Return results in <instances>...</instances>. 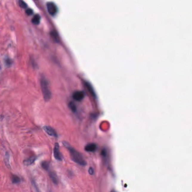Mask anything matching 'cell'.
<instances>
[{"mask_svg":"<svg viewBox=\"0 0 192 192\" xmlns=\"http://www.w3.org/2000/svg\"><path fill=\"white\" fill-rule=\"evenodd\" d=\"M18 3H19V6H20L21 8H23V9H26L27 7V4L25 3L24 1H23V0H19L18 1Z\"/></svg>","mask_w":192,"mask_h":192,"instance_id":"e0dca14e","label":"cell"},{"mask_svg":"<svg viewBox=\"0 0 192 192\" xmlns=\"http://www.w3.org/2000/svg\"><path fill=\"white\" fill-rule=\"evenodd\" d=\"M47 9L49 13L50 14L51 16H54L58 12V8L56 7L55 4L53 2H48L47 4Z\"/></svg>","mask_w":192,"mask_h":192,"instance_id":"3957f363","label":"cell"},{"mask_svg":"<svg viewBox=\"0 0 192 192\" xmlns=\"http://www.w3.org/2000/svg\"><path fill=\"white\" fill-rule=\"evenodd\" d=\"M49 176L50 177L51 180L55 184H57L58 183V179L57 175H56L55 173L53 171H50L49 172Z\"/></svg>","mask_w":192,"mask_h":192,"instance_id":"9c48e42d","label":"cell"},{"mask_svg":"<svg viewBox=\"0 0 192 192\" xmlns=\"http://www.w3.org/2000/svg\"><path fill=\"white\" fill-rule=\"evenodd\" d=\"M68 106H69V108L71 109V110L73 112H74V113L76 112V111H77V108H76L75 104L73 101H70V102L69 103Z\"/></svg>","mask_w":192,"mask_h":192,"instance_id":"4fadbf2b","label":"cell"},{"mask_svg":"<svg viewBox=\"0 0 192 192\" xmlns=\"http://www.w3.org/2000/svg\"><path fill=\"white\" fill-rule=\"evenodd\" d=\"M44 130L51 137H58V134L56 132L52 127L48 126H45L44 127Z\"/></svg>","mask_w":192,"mask_h":192,"instance_id":"8992f818","label":"cell"},{"mask_svg":"<svg viewBox=\"0 0 192 192\" xmlns=\"http://www.w3.org/2000/svg\"><path fill=\"white\" fill-rule=\"evenodd\" d=\"M51 35L52 37V38L54 39V40L55 41V42H57L59 41V38H58V35L57 34V33L55 31H52L51 32Z\"/></svg>","mask_w":192,"mask_h":192,"instance_id":"5bb4252c","label":"cell"},{"mask_svg":"<svg viewBox=\"0 0 192 192\" xmlns=\"http://www.w3.org/2000/svg\"><path fill=\"white\" fill-rule=\"evenodd\" d=\"M54 157L56 160L61 161L62 160V156L61 154V152L59 151V146L58 143H56L54 146Z\"/></svg>","mask_w":192,"mask_h":192,"instance_id":"277c9868","label":"cell"},{"mask_svg":"<svg viewBox=\"0 0 192 192\" xmlns=\"http://www.w3.org/2000/svg\"><path fill=\"white\" fill-rule=\"evenodd\" d=\"M97 149V145L94 143H91L89 144L85 147V151L88 152H95Z\"/></svg>","mask_w":192,"mask_h":192,"instance_id":"ba28073f","label":"cell"},{"mask_svg":"<svg viewBox=\"0 0 192 192\" xmlns=\"http://www.w3.org/2000/svg\"><path fill=\"white\" fill-rule=\"evenodd\" d=\"M10 155L8 152H6L5 155V164L8 167H9L10 165Z\"/></svg>","mask_w":192,"mask_h":192,"instance_id":"7c38bea8","label":"cell"},{"mask_svg":"<svg viewBox=\"0 0 192 192\" xmlns=\"http://www.w3.org/2000/svg\"><path fill=\"white\" fill-rule=\"evenodd\" d=\"M85 93L82 91H75L73 94V98L76 101H80L83 99Z\"/></svg>","mask_w":192,"mask_h":192,"instance_id":"5b68a950","label":"cell"},{"mask_svg":"<svg viewBox=\"0 0 192 192\" xmlns=\"http://www.w3.org/2000/svg\"><path fill=\"white\" fill-rule=\"evenodd\" d=\"M41 86L45 101H49L51 97V92L49 87V83L44 77L41 79Z\"/></svg>","mask_w":192,"mask_h":192,"instance_id":"7a4b0ae2","label":"cell"},{"mask_svg":"<svg viewBox=\"0 0 192 192\" xmlns=\"http://www.w3.org/2000/svg\"><path fill=\"white\" fill-rule=\"evenodd\" d=\"M49 162H46V161H45V162H42L41 163V166L42 168L44 169H45V170H48L49 168Z\"/></svg>","mask_w":192,"mask_h":192,"instance_id":"2e32d148","label":"cell"},{"mask_svg":"<svg viewBox=\"0 0 192 192\" xmlns=\"http://www.w3.org/2000/svg\"><path fill=\"white\" fill-rule=\"evenodd\" d=\"M101 154H102L104 157H106V151L105 149H104L103 150V151L101 152Z\"/></svg>","mask_w":192,"mask_h":192,"instance_id":"ffe728a7","label":"cell"},{"mask_svg":"<svg viewBox=\"0 0 192 192\" xmlns=\"http://www.w3.org/2000/svg\"><path fill=\"white\" fill-rule=\"evenodd\" d=\"M85 86H86V88L87 89L88 91H89V92L90 93V94H91V95L93 96L94 97L96 98V94H95V92L94 91V89H93V87L92 86L91 84H90L89 82H85Z\"/></svg>","mask_w":192,"mask_h":192,"instance_id":"52a82bcc","label":"cell"},{"mask_svg":"<svg viewBox=\"0 0 192 192\" xmlns=\"http://www.w3.org/2000/svg\"><path fill=\"white\" fill-rule=\"evenodd\" d=\"M40 16L39 15H38V14H37V15H35L34 16H33V19H32V22L34 24L37 25V24H38L40 23Z\"/></svg>","mask_w":192,"mask_h":192,"instance_id":"8fae6325","label":"cell"},{"mask_svg":"<svg viewBox=\"0 0 192 192\" xmlns=\"http://www.w3.org/2000/svg\"><path fill=\"white\" fill-rule=\"evenodd\" d=\"M1 64H0V71H1Z\"/></svg>","mask_w":192,"mask_h":192,"instance_id":"7402d4cb","label":"cell"},{"mask_svg":"<svg viewBox=\"0 0 192 192\" xmlns=\"http://www.w3.org/2000/svg\"><path fill=\"white\" fill-rule=\"evenodd\" d=\"M89 174H90V175H93V174H94V170H93V169H92L91 167L89 168Z\"/></svg>","mask_w":192,"mask_h":192,"instance_id":"44dd1931","label":"cell"},{"mask_svg":"<svg viewBox=\"0 0 192 192\" xmlns=\"http://www.w3.org/2000/svg\"><path fill=\"white\" fill-rule=\"evenodd\" d=\"M63 144L69 151L70 154H71V159L74 162H76L77 164H78L81 166H85L86 165V162L83 159V158L81 155L80 153L77 151L76 149H75L73 148L70 146V145L68 143H67L66 142H63Z\"/></svg>","mask_w":192,"mask_h":192,"instance_id":"6da1fadb","label":"cell"},{"mask_svg":"<svg viewBox=\"0 0 192 192\" xmlns=\"http://www.w3.org/2000/svg\"><path fill=\"white\" fill-rule=\"evenodd\" d=\"M5 63H6V64L7 66H11L12 64L13 61H11V60L10 59L8 58V59H5Z\"/></svg>","mask_w":192,"mask_h":192,"instance_id":"ac0fdd59","label":"cell"},{"mask_svg":"<svg viewBox=\"0 0 192 192\" xmlns=\"http://www.w3.org/2000/svg\"><path fill=\"white\" fill-rule=\"evenodd\" d=\"M35 160H36V157L33 156V157H30V158L25 160L24 162V163L25 165L29 166V165L33 164L34 162H35Z\"/></svg>","mask_w":192,"mask_h":192,"instance_id":"30bf717a","label":"cell"},{"mask_svg":"<svg viewBox=\"0 0 192 192\" xmlns=\"http://www.w3.org/2000/svg\"><path fill=\"white\" fill-rule=\"evenodd\" d=\"M11 180H12V182H13V183H15V184L18 183V182H20V178L18 177V176L15 175H13L12 176Z\"/></svg>","mask_w":192,"mask_h":192,"instance_id":"9a60e30c","label":"cell"},{"mask_svg":"<svg viewBox=\"0 0 192 192\" xmlns=\"http://www.w3.org/2000/svg\"><path fill=\"white\" fill-rule=\"evenodd\" d=\"M25 13H26V14L28 15H32L33 14V10L30 9H27L26 10Z\"/></svg>","mask_w":192,"mask_h":192,"instance_id":"d6986e66","label":"cell"}]
</instances>
